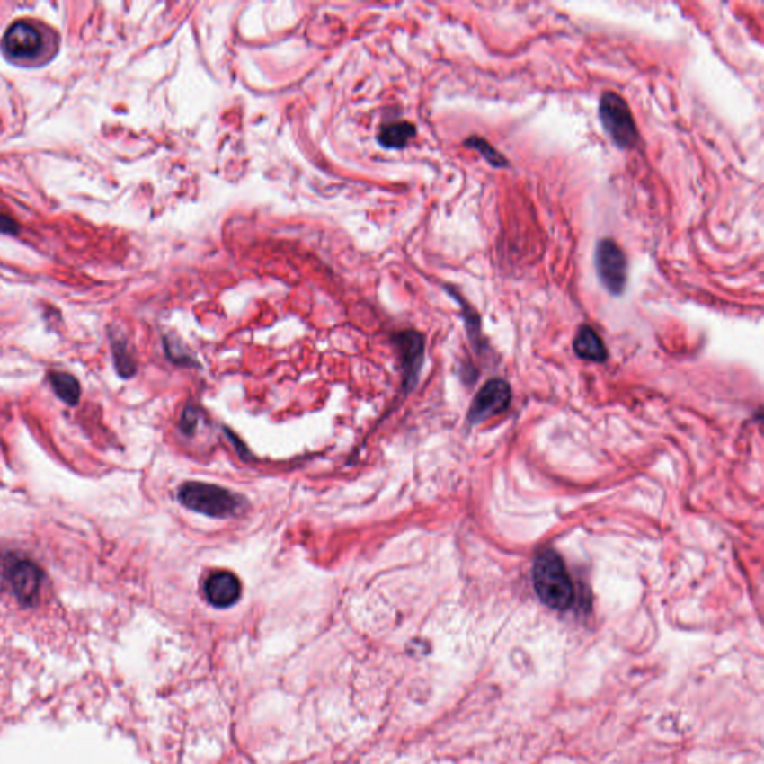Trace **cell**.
<instances>
[{
  "label": "cell",
  "mask_w": 764,
  "mask_h": 764,
  "mask_svg": "<svg viewBox=\"0 0 764 764\" xmlns=\"http://www.w3.org/2000/svg\"><path fill=\"white\" fill-rule=\"evenodd\" d=\"M536 594L546 607L567 609L573 602V584L564 562L553 549H546L536 558L533 567Z\"/></svg>",
  "instance_id": "obj_1"
},
{
  "label": "cell",
  "mask_w": 764,
  "mask_h": 764,
  "mask_svg": "<svg viewBox=\"0 0 764 764\" xmlns=\"http://www.w3.org/2000/svg\"><path fill=\"white\" fill-rule=\"evenodd\" d=\"M178 501L185 508L211 519H229L245 506V501L236 493L207 483L182 484L178 490Z\"/></svg>",
  "instance_id": "obj_2"
},
{
  "label": "cell",
  "mask_w": 764,
  "mask_h": 764,
  "mask_svg": "<svg viewBox=\"0 0 764 764\" xmlns=\"http://www.w3.org/2000/svg\"><path fill=\"white\" fill-rule=\"evenodd\" d=\"M599 119L608 137L623 150L636 146L639 139L636 123L627 102L615 92L603 93L599 103Z\"/></svg>",
  "instance_id": "obj_3"
},
{
  "label": "cell",
  "mask_w": 764,
  "mask_h": 764,
  "mask_svg": "<svg viewBox=\"0 0 764 764\" xmlns=\"http://www.w3.org/2000/svg\"><path fill=\"white\" fill-rule=\"evenodd\" d=\"M594 264L602 286L611 295H623L628 280V260L623 248L611 237H605L596 245Z\"/></svg>",
  "instance_id": "obj_4"
},
{
  "label": "cell",
  "mask_w": 764,
  "mask_h": 764,
  "mask_svg": "<svg viewBox=\"0 0 764 764\" xmlns=\"http://www.w3.org/2000/svg\"><path fill=\"white\" fill-rule=\"evenodd\" d=\"M44 580V572L31 560L0 557V581L11 587L22 605L35 602Z\"/></svg>",
  "instance_id": "obj_5"
},
{
  "label": "cell",
  "mask_w": 764,
  "mask_h": 764,
  "mask_svg": "<svg viewBox=\"0 0 764 764\" xmlns=\"http://www.w3.org/2000/svg\"><path fill=\"white\" fill-rule=\"evenodd\" d=\"M511 386L503 379H492L478 391L475 395L474 402L470 404L469 422L472 424H479L488 418L496 417L499 413H505L511 404Z\"/></svg>",
  "instance_id": "obj_6"
},
{
  "label": "cell",
  "mask_w": 764,
  "mask_h": 764,
  "mask_svg": "<svg viewBox=\"0 0 764 764\" xmlns=\"http://www.w3.org/2000/svg\"><path fill=\"white\" fill-rule=\"evenodd\" d=\"M44 49V38L36 26L27 22H13L2 40V49L11 58L31 60Z\"/></svg>",
  "instance_id": "obj_7"
},
{
  "label": "cell",
  "mask_w": 764,
  "mask_h": 764,
  "mask_svg": "<svg viewBox=\"0 0 764 764\" xmlns=\"http://www.w3.org/2000/svg\"><path fill=\"white\" fill-rule=\"evenodd\" d=\"M393 341L402 359L404 390H413L424 360V336L417 330H402L395 334Z\"/></svg>",
  "instance_id": "obj_8"
},
{
  "label": "cell",
  "mask_w": 764,
  "mask_h": 764,
  "mask_svg": "<svg viewBox=\"0 0 764 764\" xmlns=\"http://www.w3.org/2000/svg\"><path fill=\"white\" fill-rule=\"evenodd\" d=\"M203 590L208 602L216 608L233 607L242 594L241 581L227 571L214 572L208 576Z\"/></svg>",
  "instance_id": "obj_9"
},
{
  "label": "cell",
  "mask_w": 764,
  "mask_h": 764,
  "mask_svg": "<svg viewBox=\"0 0 764 764\" xmlns=\"http://www.w3.org/2000/svg\"><path fill=\"white\" fill-rule=\"evenodd\" d=\"M573 350H575L576 356H580L584 360L596 361V363H602V361L607 360V347H605V343H603L602 338L599 336L598 332L590 325H582L578 330V333L573 339Z\"/></svg>",
  "instance_id": "obj_10"
},
{
  "label": "cell",
  "mask_w": 764,
  "mask_h": 764,
  "mask_svg": "<svg viewBox=\"0 0 764 764\" xmlns=\"http://www.w3.org/2000/svg\"><path fill=\"white\" fill-rule=\"evenodd\" d=\"M417 128L409 121L386 123L379 129L378 144L386 150H402L415 137Z\"/></svg>",
  "instance_id": "obj_11"
},
{
  "label": "cell",
  "mask_w": 764,
  "mask_h": 764,
  "mask_svg": "<svg viewBox=\"0 0 764 764\" xmlns=\"http://www.w3.org/2000/svg\"><path fill=\"white\" fill-rule=\"evenodd\" d=\"M49 382L53 386L56 395L67 404H78L81 397V386L76 381V377L67 372H51L49 374Z\"/></svg>",
  "instance_id": "obj_12"
},
{
  "label": "cell",
  "mask_w": 764,
  "mask_h": 764,
  "mask_svg": "<svg viewBox=\"0 0 764 764\" xmlns=\"http://www.w3.org/2000/svg\"><path fill=\"white\" fill-rule=\"evenodd\" d=\"M465 147L467 148H472V150L478 151L481 155H483L485 160H487L492 166L494 167H506L510 163L506 160L505 155L503 154L499 153V151L494 148V147L490 144V142L485 141L484 138L481 137H470L467 138L465 141Z\"/></svg>",
  "instance_id": "obj_13"
},
{
  "label": "cell",
  "mask_w": 764,
  "mask_h": 764,
  "mask_svg": "<svg viewBox=\"0 0 764 764\" xmlns=\"http://www.w3.org/2000/svg\"><path fill=\"white\" fill-rule=\"evenodd\" d=\"M112 348H114L115 366L123 378H130L137 372V365L133 361L130 352H129L126 343L121 339L112 341Z\"/></svg>",
  "instance_id": "obj_14"
},
{
  "label": "cell",
  "mask_w": 764,
  "mask_h": 764,
  "mask_svg": "<svg viewBox=\"0 0 764 764\" xmlns=\"http://www.w3.org/2000/svg\"><path fill=\"white\" fill-rule=\"evenodd\" d=\"M164 350H166L167 357L176 365L199 366L198 361L194 360L193 357L185 351L184 345L178 342V339L167 338L166 336L164 338Z\"/></svg>",
  "instance_id": "obj_15"
},
{
  "label": "cell",
  "mask_w": 764,
  "mask_h": 764,
  "mask_svg": "<svg viewBox=\"0 0 764 764\" xmlns=\"http://www.w3.org/2000/svg\"><path fill=\"white\" fill-rule=\"evenodd\" d=\"M199 411L193 404H189L182 413L181 417V431H184L185 435H193L198 426Z\"/></svg>",
  "instance_id": "obj_16"
},
{
  "label": "cell",
  "mask_w": 764,
  "mask_h": 764,
  "mask_svg": "<svg viewBox=\"0 0 764 764\" xmlns=\"http://www.w3.org/2000/svg\"><path fill=\"white\" fill-rule=\"evenodd\" d=\"M0 232L15 235V233H18V225L11 217L0 216Z\"/></svg>",
  "instance_id": "obj_17"
},
{
  "label": "cell",
  "mask_w": 764,
  "mask_h": 764,
  "mask_svg": "<svg viewBox=\"0 0 764 764\" xmlns=\"http://www.w3.org/2000/svg\"><path fill=\"white\" fill-rule=\"evenodd\" d=\"M226 433H227V436H229V440H232L233 444L236 445V447H239V449H237V453L241 454L242 458H248V456H250V453H248V449H246V447L245 449H244V445H242L241 442L237 440L236 435H235V433H232V431H227V429H226Z\"/></svg>",
  "instance_id": "obj_18"
}]
</instances>
